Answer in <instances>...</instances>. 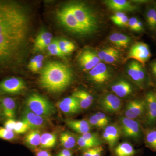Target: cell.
Wrapping results in <instances>:
<instances>
[{
	"instance_id": "6da1fadb",
	"label": "cell",
	"mask_w": 156,
	"mask_h": 156,
	"mask_svg": "<svg viewBox=\"0 0 156 156\" xmlns=\"http://www.w3.org/2000/svg\"><path fill=\"white\" fill-rule=\"evenodd\" d=\"M30 13L22 3L0 0V73L22 62L31 33Z\"/></svg>"
},
{
	"instance_id": "7a4b0ae2",
	"label": "cell",
	"mask_w": 156,
	"mask_h": 156,
	"mask_svg": "<svg viewBox=\"0 0 156 156\" xmlns=\"http://www.w3.org/2000/svg\"><path fill=\"white\" fill-rule=\"evenodd\" d=\"M72 79V72L68 66L58 62H50L42 69L39 82L44 89L56 93L66 89Z\"/></svg>"
},
{
	"instance_id": "3957f363",
	"label": "cell",
	"mask_w": 156,
	"mask_h": 156,
	"mask_svg": "<svg viewBox=\"0 0 156 156\" xmlns=\"http://www.w3.org/2000/svg\"><path fill=\"white\" fill-rule=\"evenodd\" d=\"M78 22L87 33L94 32L98 27L97 19L88 6L82 3H68Z\"/></svg>"
},
{
	"instance_id": "277c9868",
	"label": "cell",
	"mask_w": 156,
	"mask_h": 156,
	"mask_svg": "<svg viewBox=\"0 0 156 156\" xmlns=\"http://www.w3.org/2000/svg\"><path fill=\"white\" fill-rule=\"evenodd\" d=\"M26 107L34 113L48 117L56 113V109L47 98L37 94L30 95L25 101Z\"/></svg>"
},
{
	"instance_id": "5b68a950",
	"label": "cell",
	"mask_w": 156,
	"mask_h": 156,
	"mask_svg": "<svg viewBox=\"0 0 156 156\" xmlns=\"http://www.w3.org/2000/svg\"><path fill=\"white\" fill-rule=\"evenodd\" d=\"M56 17L58 22L70 31L80 35L88 34L78 22L68 4L62 6L57 10Z\"/></svg>"
},
{
	"instance_id": "8992f818",
	"label": "cell",
	"mask_w": 156,
	"mask_h": 156,
	"mask_svg": "<svg viewBox=\"0 0 156 156\" xmlns=\"http://www.w3.org/2000/svg\"><path fill=\"white\" fill-rule=\"evenodd\" d=\"M26 84L21 78L12 76L0 81V95H17L23 92Z\"/></svg>"
},
{
	"instance_id": "52a82bcc",
	"label": "cell",
	"mask_w": 156,
	"mask_h": 156,
	"mask_svg": "<svg viewBox=\"0 0 156 156\" xmlns=\"http://www.w3.org/2000/svg\"><path fill=\"white\" fill-rule=\"evenodd\" d=\"M22 121L28 126L30 130H40L46 128L48 125L47 117L36 114L27 107L22 112Z\"/></svg>"
},
{
	"instance_id": "ba28073f",
	"label": "cell",
	"mask_w": 156,
	"mask_h": 156,
	"mask_svg": "<svg viewBox=\"0 0 156 156\" xmlns=\"http://www.w3.org/2000/svg\"><path fill=\"white\" fill-rule=\"evenodd\" d=\"M151 56V53L148 45L143 42H137L131 47L128 58L135 59L144 66Z\"/></svg>"
},
{
	"instance_id": "9c48e42d",
	"label": "cell",
	"mask_w": 156,
	"mask_h": 156,
	"mask_svg": "<svg viewBox=\"0 0 156 156\" xmlns=\"http://www.w3.org/2000/svg\"><path fill=\"white\" fill-rule=\"evenodd\" d=\"M120 122L122 132L124 136L136 140L140 139L142 131L138 122L126 117L121 118Z\"/></svg>"
},
{
	"instance_id": "30bf717a",
	"label": "cell",
	"mask_w": 156,
	"mask_h": 156,
	"mask_svg": "<svg viewBox=\"0 0 156 156\" xmlns=\"http://www.w3.org/2000/svg\"><path fill=\"white\" fill-rule=\"evenodd\" d=\"M127 71L128 75L131 79L135 81L140 87L143 88L147 78L142 65L137 61L132 62L128 66Z\"/></svg>"
},
{
	"instance_id": "8fae6325",
	"label": "cell",
	"mask_w": 156,
	"mask_h": 156,
	"mask_svg": "<svg viewBox=\"0 0 156 156\" xmlns=\"http://www.w3.org/2000/svg\"><path fill=\"white\" fill-rule=\"evenodd\" d=\"M145 100H134L130 101L126 106L125 115L128 119H136L146 113Z\"/></svg>"
},
{
	"instance_id": "7c38bea8",
	"label": "cell",
	"mask_w": 156,
	"mask_h": 156,
	"mask_svg": "<svg viewBox=\"0 0 156 156\" xmlns=\"http://www.w3.org/2000/svg\"><path fill=\"white\" fill-rule=\"evenodd\" d=\"M146 109V123L148 126L156 124V96L152 92H149L145 96Z\"/></svg>"
},
{
	"instance_id": "4fadbf2b",
	"label": "cell",
	"mask_w": 156,
	"mask_h": 156,
	"mask_svg": "<svg viewBox=\"0 0 156 156\" xmlns=\"http://www.w3.org/2000/svg\"><path fill=\"white\" fill-rule=\"evenodd\" d=\"M78 61L84 69L89 71L100 62L97 54L90 50L83 51L78 57Z\"/></svg>"
},
{
	"instance_id": "5bb4252c",
	"label": "cell",
	"mask_w": 156,
	"mask_h": 156,
	"mask_svg": "<svg viewBox=\"0 0 156 156\" xmlns=\"http://www.w3.org/2000/svg\"><path fill=\"white\" fill-rule=\"evenodd\" d=\"M100 107L105 111L109 113L119 112L122 107L121 101L116 95L108 94L100 99Z\"/></svg>"
},
{
	"instance_id": "9a60e30c",
	"label": "cell",
	"mask_w": 156,
	"mask_h": 156,
	"mask_svg": "<svg viewBox=\"0 0 156 156\" xmlns=\"http://www.w3.org/2000/svg\"><path fill=\"white\" fill-rule=\"evenodd\" d=\"M1 98L2 117L6 120L14 119L17 109L16 101L10 96H4Z\"/></svg>"
},
{
	"instance_id": "2e32d148",
	"label": "cell",
	"mask_w": 156,
	"mask_h": 156,
	"mask_svg": "<svg viewBox=\"0 0 156 156\" xmlns=\"http://www.w3.org/2000/svg\"><path fill=\"white\" fill-rule=\"evenodd\" d=\"M90 79L97 83H105L109 79L110 74L107 67L104 63L99 62L89 71Z\"/></svg>"
},
{
	"instance_id": "e0dca14e",
	"label": "cell",
	"mask_w": 156,
	"mask_h": 156,
	"mask_svg": "<svg viewBox=\"0 0 156 156\" xmlns=\"http://www.w3.org/2000/svg\"><path fill=\"white\" fill-rule=\"evenodd\" d=\"M105 4L109 9L116 11H133L136 9L129 1L126 0H108Z\"/></svg>"
},
{
	"instance_id": "ac0fdd59",
	"label": "cell",
	"mask_w": 156,
	"mask_h": 156,
	"mask_svg": "<svg viewBox=\"0 0 156 156\" xmlns=\"http://www.w3.org/2000/svg\"><path fill=\"white\" fill-rule=\"evenodd\" d=\"M66 124L74 131L82 134L89 132L91 129L89 122L85 120H66Z\"/></svg>"
},
{
	"instance_id": "d6986e66",
	"label": "cell",
	"mask_w": 156,
	"mask_h": 156,
	"mask_svg": "<svg viewBox=\"0 0 156 156\" xmlns=\"http://www.w3.org/2000/svg\"><path fill=\"white\" fill-rule=\"evenodd\" d=\"M112 90L119 97H124L131 94L132 91V87L129 83L126 81L121 80L114 84Z\"/></svg>"
},
{
	"instance_id": "ffe728a7",
	"label": "cell",
	"mask_w": 156,
	"mask_h": 156,
	"mask_svg": "<svg viewBox=\"0 0 156 156\" xmlns=\"http://www.w3.org/2000/svg\"><path fill=\"white\" fill-rule=\"evenodd\" d=\"M41 136L40 130H31L24 137V142L31 148L37 149L41 144Z\"/></svg>"
},
{
	"instance_id": "44dd1931",
	"label": "cell",
	"mask_w": 156,
	"mask_h": 156,
	"mask_svg": "<svg viewBox=\"0 0 156 156\" xmlns=\"http://www.w3.org/2000/svg\"><path fill=\"white\" fill-rule=\"evenodd\" d=\"M73 96L77 99L81 109H85L91 106L92 103L91 94L84 90H78L74 92Z\"/></svg>"
},
{
	"instance_id": "7402d4cb",
	"label": "cell",
	"mask_w": 156,
	"mask_h": 156,
	"mask_svg": "<svg viewBox=\"0 0 156 156\" xmlns=\"http://www.w3.org/2000/svg\"><path fill=\"white\" fill-rule=\"evenodd\" d=\"M57 141L56 134L52 133H45L41 134L40 147L46 149L53 147L56 145Z\"/></svg>"
},
{
	"instance_id": "603a6c76",
	"label": "cell",
	"mask_w": 156,
	"mask_h": 156,
	"mask_svg": "<svg viewBox=\"0 0 156 156\" xmlns=\"http://www.w3.org/2000/svg\"><path fill=\"white\" fill-rule=\"evenodd\" d=\"M109 40L114 44L118 47L126 48L130 43V37L122 34L115 33L109 37Z\"/></svg>"
},
{
	"instance_id": "cb8c5ba5",
	"label": "cell",
	"mask_w": 156,
	"mask_h": 156,
	"mask_svg": "<svg viewBox=\"0 0 156 156\" xmlns=\"http://www.w3.org/2000/svg\"><path fill=\"white\" fill-rule=\"evenodd\" d=\"M115 152L117 156H133L135 154L133 147L127 142L119 144L116 147Z\"/></svg>"
},
{
	"instance_id": "d4e9b609",
	"label": "cell",
	"mask_w": 156,
	"mask_h": 156,
	"mask_svg": "<svg viewBox=\"0 0 156 156\" xmlns=\"http://www.w3.org/2000/svg\"><path fill=\"white\" fill-rule=\"evenodd\" d=\"M61 144L66 149L73 148L76 145V140L74 136L69 132H65L62 133L59 136Z\"/></svg>"
},
{
	"instance_id": "484cf974",
	"label": "cell",
	"mask_w": 156,
	"mask_h": 156,
	"mask_svg": "<svg viewBox=\"0 0 156 156\" xmlns=\"http://www.w3.org/2000/svg\"><path fill=\"white\" fill-rule=\"evenodd\" d=\"M106 132L112 140V147L115 145L120 137V131L119 128L115 125L108 126L105 128V131Z\"/></svg>"
},
{
	"instance_id": "4316f807",
	"label": "cell",
	"mask_w": 156,
	"mask_h": 156,
	"mask_svg": "<svg viewBox=\"0 0 156 156\" xmlns=\"http://www.w3.org/2000/svg\"><path fill=\"white\" fill-rule=\"evenodd\" d=\"M56 106L62 112L68 115H73L77 114L82 109L80 107L70 105L63 102V101H58L56 103Z\"/></svg>"
},
{
	"instance_id": "83f0119b",
	"label": "cell",
	"mask_w": 156,
	"mask_h": 156,
	"mask_svg": "<svg viewBox=\"0 0 156 156\" xmlns=\"http://www.w3.org/2000/svg\"><path fill=\"white\" fill-rule=\"evenodd\" d=\"M145 139L148 147L156 152V128L148 130L146 133Z\"/></svg>"
},
{
	"instance_id": "f1b7e54d",
	"label": "cell",
	"mask_w": 156,
	"mask_h": 156,
	"mask_svg": "<svg viewBox=\"0 0 156 156\" xmlns=\"http://www.w3.org/2000/svg\"><path fill=\"white\" fill-rule=\"evenodd\" d=\"M58 43L62 53L64 56L72 52L75 48L74 44L68 40H58Z\"/></svg>"
},
{
	"instance_id": "f546056e",
	"label": "cell",
	"mask_w": 156,
	"mask_h": 156,
	"mask_svg": "<svg viewBox=\"0 0 156 156\" xmlns=\"http://www.w3.org/2000/svg\"><path fill=\"white\" fill-rule=\"evenodd\" d=\"M53 39V35L51 33L47 31H42L37 36L34 43V48H36L39 45L43 44L49 40Z\"/></svg>"
},
{
	"instance_id": "4dcf8cb0",
	"label": "cell",
	"mask_w": 156,
	"mask_h": 156,
	"mask_svg": "<svg viewBox=\"0 0 156 156\" xmlns=\"http://www.w3.org/2000/svg\"><path fill=\"white\" fill-rule=\"evenodd\" d=\"M47 49L50 54L53 56L59 57H63L64 56L59 48L58 40H53Z\"/></svg>"
},
{
	"instance_id": "1f68e13d",
	"label": "cell",
	"mask_w": 156,
	"mask_h": 156,
	"mask_svg": "<svg viewBox=\"0 0 156 156\" xmlns=\"http://www.w3.org/2000/svg\"><path fill=\"white\" fill-rule=\"evenodd\" d=\"M16 134L13 131L8 130L5 127H0V139L11 141L15 139Z\"/></svg>"
},
{
	"instance_id": "d6a6232c",
	"label": "cell",
	"mask_w": 156,
	"mask_h": 156,
	"mask_svg": "<svg viewBox=\"0 0 156 156\" xmlns=\"http://www.w3.org/2000/svg\"><path fill=\"white\" fill-rule=\"evenodd\" d=\"M81 136L87 140V141L94 144L96 147L100 146L101 144V141L99 136L96 134L88 132L82 134Z\"/></svg>"
},
{
	"instance_id": "836d02e7",
	"label": "cell",
	"mask_w": 156,
	"mask_h": 156,
	"mask_svg": "<svg viewBox=\"0 0 156 156\" xmlns=\"http://www.w3.org/2000/svg\"><path fill=\"white\" fill-rule=\"evenodd\" d=\"M119 56V53L118 50L112 48L111 51L107 55L106 57L104 59L103 61L108 64L113 63L117 61Z\"/></svg>"
},
{
	"instance_id": "e575fe53",
	"label": "cell",
	"mask_w": 156,
	"mask_h": 156,
	"mask_svg": "<svg viewBox=\"0 0 156 156\" xmlns=\"http://www.w3.org/2000/svg\"><path fill=\"white\" fill-rule=\"evenodd\" d=\"M29 130L28 126L22 121L16 122L14 131L16 134H22Z\"/></svg>"
},
{
	"instance_id": "d590c367",
	"label": "cell",
	"mask_w": 156,
	"mask_h": 156,
	"mask_svg": "<svg viewBox=\"0 0 156 156\" xmlns=\"http://www.w3.org/2000/svg\"><path fill=\"white\" fill-rule=\"evenodd\" d=\"M76 141L79 146L84 149L87 150L96 147L93 144L87 141V140L84 138L81 135L77 136Z\"/></svg>"
},
{
	"instance_id": "8d00e7d4",
	"label": "cell",
	"mask_w": 156,
	"mask_h": 156,
	"mask_svg": "<svg viewBox=\"0 0 156 156\" xmlns=\"http://www.w3.org/2000/svg\"><path fill=\"white\" fill-rule=\"evenodd\" d=\"M156 14V8L154 7H150L146 12V20L147 25L149 26Z\"/></svg>"
},
{
	"instance_id": "74e56055",
	"label": "cell",
	"mask_w": 156,
	"mask_h": 156,
	"mask_svg": "<svg viewBox=\"0 0 156 156\" xmlns=\"http://www.w3.org/2000/svg\"><path fill=\"white\" fill-rule=\"evenodd\" d=\"M89 122L91 126H95L97 128H103L105 127L104 124L98 119L95 115H93L89 118Z\"/></svg>"
},
{
	"instance_id": "f35d334b",
	"label": "cell",
	"mask_w": 156,
	"mask_h": 156,
	"mask_svg": "<svg viewBox=\"0 0 156 156\" xmlns=\"http://www.w3.org/2000/svg\"><path fill=\"white\" fill-rule=\"evenodd\" d=\"M44 59V56L43 55H39L34 57L33 58H32L29 62L28 68L29 69L33 66L38 63L39 62H43Z\"/></svg>"
},
{
	"instance_id": "ab89813d",
	"label": "cell",
	"mask_w": 156,
	"mask_h": 156,
	"mask_svg": "<svg viewBox=\"0 0 156 156\" xmlns=\"http://www.w3.org/2000/svg\"><path fill=\"white\" fill-rule=\"evenodd\" d=\"M95 115V116L105 126L108 125L109 122V120L108 117L104 113L101 112H98Z\"/></svg>"
},
{
	"instance_id": "60d3db41",
	"label": "cell",
	"mask_w": 156,
	"mask_h": 156,
	"mask_svg": "<svg viewBox=\"0 0 156 156\" xmlns=\"http://www.w3.org/2000/svg\"><path fill=\"white\" fill-rule=\"evenodd\" d=\"M16 121L14 119H9L6 120L4 123V127L8 130L14 131L16 125Z\"/></svg>"
},
{
	"instance_id": "b9f144b4",
	"label": "cell",
	"mask_w": 156,
	"mask_h": 156,
	"mask_svg": "<svg viewBox=\"0 0 156 156\" xmlns=\"http://www.w3.org/2000/svg\"><path fill=\"white\" fill-rule=\"evenodd\" d=\"M138 20H139L136 17L130 18L128 20V27H129L132 30L136 31V25Z\"/></svg>"
},
{
	"instance_id": "7bdbcfd3",
	"label": "cell",
	"mask_w": 156,
	"mask_h": 156,
	"mask_svg": "<svg viewBox=\"0 0 156 156\" xmlns=\"http://www.w3.org/2000/svg\"><path fill=\"white\" fill-rule=\"evenodd\" d=\"M112 48H106V49H104L103 50H101L98 53V58H99L100 60H103V61L104 59L106 57L107 55L111 51Z\"/></svg>"
},
{
	"instance_id": "ee69618b",
	"label": "cell",
	"mask_w": 156,
	"mask_h": 156,
	"mask_svg": "<svg viewBox=\"0 0 156 156\" xmlns=\"http://www.w3.org/2000/svg\"><path fill=\"white\" fill-rule=\"evenodd\" d=\"M126 15V14L125 13L122 12H118L111 17V20L115 23Z\"/></svg>"
},
{
	"instance_id": "f6af8a7d",
	"label": "cell",
	"mask_w": 156,
	"mask_h": 156,
	"mask_svg": "<svg viewBox=\"0 0 156 156\" xmlns=\"http://www.w3.org/2000/svg\"><path fill=\"white\" fill-rule=\"evenodd\" d=\"M128 20L129 19L126 15L115 23L120 26H128Z\"/></svg>"
},
{
	"instance_id": "bcb514c9",
	"label": "cell",
	"mask_w": 156,
	"mask_h": 156,
	"mask_svg": "<svg viewBox=\"0 0 156 156\" xmlns=\"http://www.w3.org/2000/svg\"><path fill=\"white\" fill-rule=\"evenodd\" d=\"M35 153L36 156H52L49 152L44 149H36Z\"/></svg>"
},
{
	"instance_id": "7dc6e473",
	"label": "cell",
	"mask_w": 156,
	"mask_h": 156,
	"mask_svg": "<svg viewBox=\"0 0 156 156\" xmlns=\"http://www.w3.org/2000/svg\"><path fill=\"white\" fill-rule=\"evenodd\" d=\"M103 149L101 146L94 147L93 156H101Z\"/></svg>"
},
{
	"instance_id": "c3c4849f",
	"label": "cell",
	"mask_w": 156,
	"mask_h": 156,
	"mask_svg": "<svg viewBox=\"0 0 156 156\" xmlns=\"http://www.w3.org/2000/svg\"><path fill=\"white\" fill-rule=\"evenodd\" d=\"M43 66V62H39L38 63L35 65L34 66H33L32 67L30 68V70L32 72L34 73L37 72L39 71L41 69Z\"/></svg>"
},
{
	"instance_id": "681fc988",
	"label": "cell",
	"mask_w": 156,
	"mask_h": 156,
	"mask_svg": "<svg viewBox=\"0 0 156 156\" xmlns=\"http://www.w3.org/2000/svg\"><path fill=\"white\" fill-rule=\"evenodd\" d=\"M57 156H72V153L69 150L65 149L60 152Z\"/></svg>"
},
{
	"instance_id": "f907efd6",
	"label": "cell",
	"mask_w": 156,
	"mask_h": 156,
	"mask_svg": "<svg viewBox=\"0 0 156 156\" xmlns=\"http://www.w3.org/2000/svg\"><path fill=\"white\" fill-rule=\"evenodd\" d=\"M150 69L152 74L156 79V60L151 63Z\"/></svg>"
},
{
	"instance_id": "816d5d0a",
	"label": "cell",
	"mask_w": 156,
	"mask_h": 156,
	"mask_svg": "<svg viewBox=\"0 0 156 156\" xmlns=\"http://www.w3.org/2000/svg\"><path fill=\"white\" fill-rule=\"evenodd\" d=\"M102 136L104 139L108 143L109 145L111 147H112V140L110 137L108 135V134L105 132V131L103 132V134H102Z\"/></svg>"
},
{
	"instance_id": "f5cc1de1",
	"label": "cell",
	"mask_w": 156,
	"mask_h": 156,
	"mask_svg": "<svg viewBox=\"0 0 156 156\" xmlns=\"http://www.w3.org/2000/svg\"><path fill=\"white\" fill-rule=\"evenodd\" d=\"M94 147L86 150L83 154V156H93Z\"/></svg>"
},
{
	"instance_id": "db71d44e",
	"label": "cell",
	"mask_w": 156,
	"mask_h": 156,
	"mask_svg": "<svg viewBox=\"0 0 156 156\" xmlns=\"http://www.w3.org/2000/svg\"><path fill=\"white\" fill-rule=\"evenodd\" d=\"M2 117V105H1V98L0 97V117Z\"/></svg>"
},
{
	"instance_id": "11a10c76",
	"label": "cell",
	"mask_w": 156,
	"mask_h": 156,
	"mask_svg": "<svg viewBox=\"0 0 156 156\" xmlns=\"http://www.w3.org/2000/svg\"><path fill=\"white\" fill-rule=\"evenodd\" d=\"M155 95H156V94H155Z\"/></svg>"
}]
</instances>
